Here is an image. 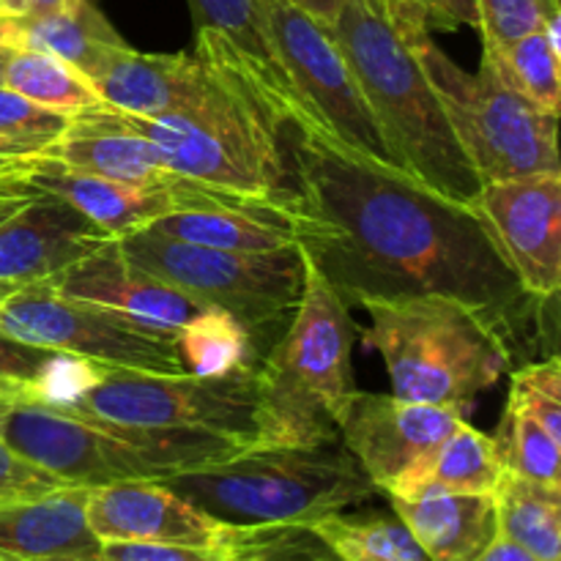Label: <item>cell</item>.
I'll list each match as a JSON object with an SVG mask.
<instances>
[{
    "mask_svg": "<svg viewBox=\"0 0 561 561\" xmlns=\"http://www.w3.org/2000/svg\"><path fill=\"white\" fill-rule=\"evenodd\" d=\"M285 129L290 186L279 206L345 305L442 294L510 327L531 299L474 208L323 131Z\"/></svg>",
    "mask_w": 561,
    "mask_h": 561,
    "instance_id": "1",
    "label": "cell"
},
{
    "mask_svg": "<svg viewBox=\"0 0 561 561\" xmlns=\"http://www.w3.org/2000/svg\"><path fill=\"white\" fill-rule=\"evenodd\" d=\"M201 82L195 93L153 118L126 115L181 179L252 203H279L290 186L279 126L252 88L233 49L195 31Z\"/></svg>",
    "mask_w": 561,
    "mask_h": 561,
    "instance_id": "2",
    "label": "cell"
},
{
    "mask_svg": "<svg viewBox=\"0 0 561 561\" xmlns=\"http://www.w3.org/2000/svg\"><path fill=\"white\" fill-rule=\"evenodd\" d=\"M389 157L431 190L471 206L482 179L460 148L436 88L383 0H343L332 22Z\"/></svg>",
    "mask_w": 561,
    "mask_h": 561,
    "instance_id": "3",
    "label": "cell"
},
{
    "mask_svg": "<svg viewBox=\"0 0 561 561\" xmlns=\"http://www.w3.org/2000/svg\"><path fill=\"white\" fill-rule=\"evenodd\" d=\"M365 310L370 327L362 340L381 354L400 400L466 416L513 367L507 327L453 296H400Z\"/></svg>",
    "mask_w": 561,
    "mask_h": 561,
    "instance_id": "4",
    "label": "cell"
},
{
    "mask_svg": "<svg viewBox=\"0 0 561 561\" xmlns=\"http://www.w3.org/2000/svg\"><path fill=\"white\" fill-rule=\"evenodd\" d=\"M354 334L348 305L305 257L299 305L290 312L285 334L255 370L257 447L340 442V420L356 392L351 367Z\"/></svg>",
    "mask_w": 561,
    "mask_h": 561,
    "instance_id": "5",
    "label": "cell"
},
{
    "mask_svg": "<svg viewBox=\"0 0 561 561\" xmlns=\"http://www.w3.org/2000/svg\"><path fill=\"white\" fill-rule=\"evenodd\" d=\"M159 482L236 529L312 526L378 493L343 442L250 447Z\"/></svg>",
    "mask_w": 561,
    "mask_h": 561,
    "instance_id": "6",
    "label": "cell"
},
{
    "mask_svg": "<svg viewBox=\"0 0 561 561\" xmlns=\"http://www.w3.org/2000/svg\"><path fill=\"white\" fill-rule=\"evenodd\" d=\"M0 438L33 466L75 488L159 482L250 449L239 438L217 433L113 425L36 400L0 403Z\"/></svg>",
    "mask_w": 561,
    "mask_h": 561,
    "instance_id": "7",
    "label": "cell"
},
{
    "mask_svg": "<svg viewBox=\"0 0 561 561\" xmlns=\"http://www.w3.org/2000/svg\"><path fill=\"white\" fill-rule=\"evenodd\" d=\"M398 27L436 88L449 126L482 184L559 173V115L520 96L488 55H482L477 75L453 64L431 38L427 20L398 22Z\"/></svg>",
    "mask_w": 561,
    "mask_h": 561,
    "instance_id": "8",
    "label": "cell"
},
{
    "mask_svg": "<svg viewBox=\"0 0 561 561\" xmlns=\"http://www.w3.org/2000/svg\"><path fill=\"white\" fill-rule=\"evenodd\" d=\"M60 411L148 431L217 433L257 447V373L252 365L228 376L107 367L96 387Z\"/></svg>",
    "mask_w": 561,
    "mask_h": 561,
    "instance_id": "9",
    "label": "cell"
},
{
    "mask_svg": "<svg viewBox=\"0 0 561 561\" xmlns=\"http://www.w3.org/2000/svg\"><path fill=\"white\" fill-rule=\"evenodd\" d=\"M135 266L203 307H222L239 318L250 334L274 327L296 310L305 285V257L299 247L277 252H230L186 244L153 230L118 239Z\"/></svg>",
    "mask_w": 561,
    "mask_h": 561,
    "instance_id": "10",
    "label": "cell"
},
{
    "mask_svg": "<svg viewBox=\"0 0 561 561\" xmlns=\"http://www.w3.org/2000/svg\"><path fill=\"white\" fill-rule=\"evenodd\" d=\"M0 332L36 348L118 370L186 373L173 334L153 332L113 310L69 299L49 283L22 285L5 296L0 301Z\"/></svg>",
    "mask_w": 561,
    "mask_h": 561,
    "instance_id": "11",
    "label": "cell"
},
{
    "mask_svg": "<svg viewBox=\"0 0 561 561\" xmlns=\"http://www.w3.org/2000/svg\"><path fill=\"white\" fill-rule=\"evenodd\" d=\"M263 11L274 53L310 121L307 129L323 131L351 151L378 162H392L370 104L334 42L332 27L290 0H263Z\"/></svg>",
    "mask_w": 561,
    "mask_h": 561,
    "instance_id": "12",
    "label": "cell"
},
{
    "mask_svg": "<svg viewBox=\"0 0 561 561\" xmlns=\"http://www.w3.org/2000/svg\"><path fill=\"white\" fill-rule=\"evenodd\" d=\"M460 420L466 416L458 411L356 389L337 436L378 493L409 496L427 460Z\"/></svg>",
    "mask_w": 561,
    "mask_h": 561,
    "instance_id": "13",
    "label": "cell"
},
{
    "mask_svg": "<svg viewBox=\"0 0 561 561\" xmlns=\"http://www.w3.org/2000/svg\"><path fill=\"white\" fill-rule=\"evenodd\" d=\"M520 288L548 301L561 288V173L488 181L471 203Z\"/></svg>",
    "mask_w": 561,
    "mask_h": 561,
    "instance_id": "14",
    "label": "cell"
},
{
    "mask_svg": "<svg viewBox=\"0 0 561 561\" xmlns=\"http://www.w3.org/2000/svg\"><path fill=\"white\" fill-rule=\"evenodd\" d=\"M22 184L36 192L64 197L66 203H71L80 214H85L93 225H99L115 241L126 239L137 230H146L148 225L179 211V208L252 203L190 179H181L179 184L162 186V190L121 184V181L102 179V175L71 170L49 157H38V162L33 164V170L25 175Z\"/></svg>",
    "mask_w": 561,
    "mask_h": 561,
    "instance_id": "15",
    "label": "cell"
},
{
    "mask_svg": "<svg viewBox=\"0 0 561 561\" xmlns=\"http://www.w3.org/2000/svg\"><path fill=\"white\" fill-rule=\"evenodd\" d=\"M85 520L99 542H168L225 548L230 526L197 510L164 482L137 480L91 488Z\"/></svg>",
    "mask_w": 561,
    "mask_h": 561,
    "instance_id": "16",
    "label": "cell"
},
{
    "mask_svg": "<svg viewBox=\"0 0 561 561\" xmlns=\"http://www.w3.org/2000/svg\"><path fill=\"white\" fill-rule=\"evenodd\" d=\"M44 283H49L69 299L104 307V310L118 312L140 327L173 334V337L192 316L203 310L201 301L162 283L146 268L135 266L124 255L118 241H107L96 252L82 257L80 263L60 272L58 277L44 279Z\"/></svg>",
    "mask_w": 561,
    "mask_h": 561,
    "instance_id": "17",
    "label": "cell"
},
{
    "mask_svg": "<svg viewBox=\"0 0 561 561\" xmlns=\"http://www.w3.org/2000/svg\"><path fill=\"white\" fill-rule=\"evenodd\" d=\"M110 239L64 197L38 192L25 208L0 222V283H44L80 263Z\"/></svg>",
    "mask_w": 561,
    "mask_h": 561,
    "instance_id": "18",
    "label": "cell"
},
{
    "mask_svg": "<svg viewBox=\"0 0 561 561\" xmlns=\"http://www.w3.org/2000/svg\"><path fill=\"white\" fill-rule=\"evenodd\" d=\"M44 157L71 170L148 190H162L181 181V175L168 168L159 148L140 135L124 113L107 104L75 115Z\"/></svg>",
    "mask_w": 561,
    "mask_h": 561,
    "instance_id": "19",
    "label": "cell"
},
{
    "mask_svg": "<svg viewBox=\"0 0 561 561\" xmlns=\"http://www.w3.org/2000/svg\"><path fill=\"white\" fill-rule=\"evenodd\" d=\"M186 3L192 9L195 31L214 33L233 49L279 131L285 126L307 129L310 121L305 107L274 53L263 0H186Z\"/></svg>",
    "mask_w": 561,
    "mask_h": 561,
    "instance_id": "20",
    "label": "cell"
},
{
    "mask_svg": "<svg viewBox=\"0 0 561 561\" xmlns=\"http://www.w3.org/2000/svg\"><path fill=\"white\" fill-rule=\"evenodd\" d=\"M85 80L107 107L135 118H153L195 93L201 60L195 53H137L124 44L110 49Z\"/></svg>",
    "mask_w": 561,
    "mask_h": 561,
    "instance_id": "21",
    "label": "cell"
},
{
    "mask_svg": "<svg viewBox=\"0 0 561 561\" xmlns=\"http://www.w3.org/2000/svg\"><path fill=\"white\" fill-rule=\"evenodd\" d=\"M91 488L66 485L36 499L0 504V561L96 557L102 542L85 520Z\"/></svg>",
    "mask_w": 561,
    "mask_h": 561,
    "instance_id": "22",
    "label": "cell"
},
{
    "mask_svg": "<svg viewBox=\"0 0 561 561\" xmlns=\"http://www.w3.org/2000/svg\"><path fill=\"white\" fill-rule=\"evenodd\" d=\"M392 513L431 561H474L496 537L491 493L416 491L389 496Z\"/></svg>",
    "mask_w": 561,
    "mask_h": 561,
    "instance_id": "23",
    "label": "cell"
},
{
    "mask_svg": "<svg viewBox=\"0 0 561 561\" xmlns=\"http://www.w3.org/2000/svg\"><path fill=\"white\" fill-rule=\"evenodd\" d=\"M148 230L186 244L230 252H277L296 247L294 230L279 203H222L179 208L148 225Z\"/></svg>",
    "mask_w": 561,
    "mask_h": 561,
    "instance_id": "24",
    "label": "cell"
},
{
    "mask_svg": "<svg viewBox=\"0 0 561 561\" xmlns=\"http://www.w3.org/2000/svg\"><path fill=\"white\" fill-rule=\"evenodd\" d=\"M124 44V36L91 0L49 14L5 16V47L55 55L75 66L82 77L91 75L110 49Z\"/></svg>",
    "mask_w": 561,
    "mask_h": 561,
    "instance_id": "25",
    "label": "cell"
},
{
    "mask_svg": "<svg viewBox=\"0 0 561 561\" xmlns=\"http://www.w3.org/2000/svg\"><path fill=\"white\" fill-rule=\"evenodd\" d=\"M496 535L540 561H561V488L504 471L493 488Z\"/></svg>",
    "mask_w": 561,
    "mask_h": 561,
    "instance_id": "26",
    "label": "cell"
},
{
    "mask_svg": "<svg viewBox=\"0 0 561 561\" xmlns=\"http://www.w3.org/2000/svg\"><path fill=\"white\" fill-rule=\"evenodd\" d=\"M3 85L66 118L104 107L91 82L75 66L47 53L11 49L3 60Z\"/></svg>",
    "mask_w": 561,
    "mask_h": 561,
    "instance_id": "27",
    "label": "cell"
},
{
    "mask_svg": "<svg viewBox=\"0 0 561 561\" xmlns=\"http://www.w3.org/2000/svg\"><path fill=\"white\" fill-rule=\"evenodd\" d=\"M502 474L504 466L499 458L496 442L460 420L427 460L425 471L411 493L425 491V488L449 493H493Z\"/></svg>",
    "mask_w": 561,
    "mask_h": 561,
    "instance_id": "28",
    "label": "cell"
},
{
    "mask_svg": "<svg viewBox=\"0 0 561 561\" xmlns=\"http://www.w3.org/2000/svg\"><path fill=\"white\" fill-rule=\"evenodd\" d=\"M310 529L340 561H431L394 513H334Z\"/></svg>",
    "mask_w": 561,
    "mask_h": 561,
    "instance_id": "29",
    "label": "cell"
},
{
    "mask_svg": "<svg viewBox=\"0 0 561 561\" xmlns=\"http://www.w3.org/2000/svg\"><path fill=\"white\" fill-rule=\"evenodd\" d=\"M181 365L195 376H228L250 365L252 334L222 307H203L175 332Z\"/></svg>",
    "mask_w": 561,
    "mask_h": 561,
    "instance_id": "30",
    "label": "cell"
},
{
    "mask_svg": "<svg viewBox=\"0 0 561 561\" xmlns=\"http://www.w3.org/2000/svg\"><path fill=\"white\" fill-rule=\"evenodd\" d=\"M482 55L493 60L504 82H510L520 96H526L531 104L546 110V113L559 115L561 49L553 47L542 27L526 33L518 42L507 44L502 49L485 47Z\"/></svg>",
    "mask_w": 561,
    "mask_h": 561,
    "instance_id": "31",
    "label": "cell"
},
{
    "mask_svg": "<svg viewBox=\"0 0 561 561\" xmlns=\"http://www.w3.org/2000/svg\"><path fill=\"white\" fill-rule=\"evenodd\" d=\"M493 442H496L504 471L540 482V485L561 488V442L553 438L540 422L507 405L502 427Z\"/></svg>",
    "mask_w": 561,
    "mask_h": 561,
    "instance_id": "32",
    "label": "cell"
},
{
    "mask_svg": "<svg viewBox=\"0 0 561 561\" xmlns=\"http://www.w3.org/2000/svg\"><path fill=\"white\" fill-rule=\"evenodd\" d=\"M507 405L540 422L561 442V362L559 356L524 365L510 376Z\"/></svg>",
    "mask_w": 561,
    "mask_h": 561,
    "instance_id": "33",
    "label": "cell"
},
{
    "mask_svg": "<svg viewBox=\"0 0 561 561\" xmlns=\"http://www.w3.org/2000/svg\"><path fill=\"white\" fill-rule=\"evenodd\" d=\"M71 118L53 113L31 102L22 93L0 85V137L31 148L33 153H47V148L66 131Z\"/></svg>",
    "mask_w": 561,
    "mask_h": 561,
    "instance_id": "34",
    "label": "cell"
},
{
    "mask_svg": "<svg viewBox=\"0 0 561 561\" xmlns=\"http://www.w3.org/2000/svg\"><path fill=\"white\" fill-rule=\"evenodd\" d=\"M482 44L502 49L542 27V0H477Z\"/></svg>",
    "mask_w": 561,
    "mask_h": 561,
    "instance_id": "35",
    "label": "cell"
},
{
    "mask_svg": "<svg viewBox=\"0 0 561 561\" xmlns=\"http://www.w3.org/2000/svg\"><path fill=\"white\" fill-rule=\"evenodd\" d=\"M55 354L58 351L36 348L0 332V392L11 400L25 398Z\"/></svg>",
    "mask_w": 561,
    "mask_h": 561,
    "instance_id": "36",
    "label": "cell"
},
{
    "mask_svg": "<svg viewBox=\"0 0 561 561\" xmlns=\"http://www.w3.org/2000/svg\"><path fill=\"white\" fill-rule=\"evenodd\" d=\"M58 488H66V482H60L49 471L33 466L31 460L22 458L20 453H14L0 438V504L36 499L44 496V493L58 491Z\"/></svg>",
    "mask_w": 561,
    "mask_h": 561,
    "instance_id": "37",
    "label": "cell"
},
{
    "mask_svg": "<svg viewBox=\"0 0 561 561\" xmlns=\"http://www.w3.org/2000/svg\"><path fill=\"white\" fill-rule=\"evenodd\" d=\"M102 561H236L228 548L168 546V542H102Z\"/></svg>",
    "mask_w": 561,
    "mask_h": 561,
    "instance_id": "38",
    "label": "cell"
},
{
    "mask_svg": "<svg viewBox=\"0 0 561 561\" xmlns=\"http://www.w3.org/2000/svg\"><path fill=\"white\" fill-rule=\"evenodd\" d=\"M425 9L427 22H436L442 27H480V11L477 0H420Z\"/></svg>",
    "mask_w": 561,
    "mask_h": 561,
    "instance_id": "39",
    "label": "cell"
},
{
    "mask_svg": "<svg viewBox=\"0 0 561 561\" xmlns=\"http://www.w3.org/2000/svg\"><path fill=\"white\" fill-rule=\"evenodd\" d=\"M38 157H44V153H33L31 148L0 137V186L22 184L33 164L38 162Z\"/></svg>",
    "mask_w": 561,
    "mask_h": 561,
    "instance_id": "40",
    "label": "cell"
},
{
    "mask_svg": "<svg viewBox=\"0 0 561 561\" xmlns=\"http://www.w3.org/2000/svg\"><path fill=\"white\" fill-rule=\"evenodd\" d=\"M75 3L80 0H0V9H3V16H36L69 9Z\"/></svg>",
    "mask_w": 561,
    "mask_h": 561,
    "instance_id": "41",
    "label": "cell"
},
{
    "mask_svg": "<svg viewBox=\"0 0 561 561\" xmlns=\"http://www.w3.org/2000/svg\"><path fill=\"white\" fill-rule=\"evenodd\" d=\"M36 195L38 192L31 190V186H25V184L0 186V222H5L9 217H14V214L20 211V208H25Z\"/></svg>",
    "mask_w": 561,
    "mask_h": 561,
    "instance_id": "42",
    "label": "cell"
},
{
    "mask_svg": "<svg viewBox=\"0 0 561 561\" xmlns=\"http://www.w3.org/2000/svg\"><path fill=\"white\" fill-rule=\"evenodd\" d=\"M474 561H540L537 557H531L526 548H520L518 542L504 540V537H493L491 546L480 553Z\"/></svg>",
    "mask_w": 561,
    "mask_h": 561,
    "instance_id": "43",
    "label": "cell"
},
{
    "mask_svg": "<svg viewBox=\"0 0 561 561\" xmlns=\"http://www.w3.org/2000/svg\"><path fill=\"white\" fill-rule=\"evenodd\" d=\"M290 3L299 5V9H305L307 14H312L318 22H323L327 27H332V22H334V16H337L343 0H290Z\"/></svg>",
    "mask_w": 561,
    "mask_h": 561,
    "instance_id": "44",
    "label": "cell"
},
{
    "mask_svg": "<svg viewBox=\"0 0 561 561\" xmlns=\"http://www.w3.org/2000/svg\"><path fill=\"white\" fill-rule=\"evenodd\" d=\"M307 561H340V559L334 557V553H332V548H329V551L318 553V557H312V559H307Z\"/></svg>",
    "mask_w": 561,
    "mask_h": 561,
    "instance_id": "45",
    "label": "cell"
},
{
    "mask_svg": "<svg viewBox=\"0 0 561 561\" xmlns=\"http://www.w3.org/2000/svg\"><path fill=\"white\" fill-rule=\"evenodd\" d=\"M16 290V285H9V283H0V301L5 299V296H11Z\"/></svg>",
    "mask_w": 561,
    "mask_h": 561,
    "instance_id": "46",
    "label": "cell"
},
{
    "mask_svg": "<svg viewBox=\"0 0 561 561\" xmlns=\"http://www.w3.org/2000/svg\"><path fill=\"white\" fill-rule=\"evenodd\" d=\"M47 561H102L99 557H66V559H47Z\"/></svg>",
    "mask_w": 561,
    "mask_h": 561,
    "instance_id": "47",
    "label": "cell"
},
{
    "mask_svg": "<svg viewBox=\"0 0 561 561\" xmlns=\"http://www.w3.org/2000/svg\"><path fill=\"white\" fill-rule=\"evenodd\" d=\"M383 3H387L389 9H400V5H409L414 3V0H383Z\"/></svg>",
    "mask_w": 561,
    "mask_h": 561,
    "instance_id": "48",
    "label": "cell"
},
{
    "mask_svg": "<svg viewBox=\"0 0 561 561\" xmlns=\"http://www.w3.org/2000/svg\"><path fill=\"white\" fill-rule=\"evenodd\" d=\"M0 47H5V16L0 20Z\"/></svg>",
    "mask_w": 561,
    "mask_h": 561,
    "instance_id": "49",
    "label": "cell"
},
{
    "mask_svg": "<svg viewBox=\"0 0 561 561\" xmlns=\"http://www.w3.org/2000/svg\"><path fill=\"white\" fill-rule=\"evenodd\" d=\"M11 49L9 47H0V60H5V55H9Z\"/></svg>",
    "mask_w": 561,
    "mask_h": 561,
    "instance_id": "50",
    "label": "cell"
},
{
    "mask_svg": "<svg viewBox=\"0 0 561 561\" xmlns=\"http://www.w3.org/2000/svg\"><path fill=\"white\" fill-rule=\"evenodd\" d=\"M9 58V55H5ZM0 85H3V60H0Z\"/></svg>",
    "mask_w": 561,
    "mask_h": 561,
    "instance_id": "51",
    "label": "cell"
},
{
    "mask_svg": "<svg viewBox=\"0 0 561 561\" xmlns=\"http://www.w3.org/2000/svg\"><path fill=\"white\" fill-rule=\"evenodd\" d=\"M5 400H11V398H5V394H3V392H0V403H5Z\"/></svg>",
    "mask_w": 561,
    "mask_h": 561,
    "instance_id": "52",
    "label": "cell"
},
{
    "mask_svg": "<svg viewBox=\"0 0 561 561\" xmlns=\"http://www.w3.org/2000/svg\"><path fill=\"white\" fill-rule=\"evenodd\" d=\"M0 20H3V9H0Z\"/></svg>",
    "mask_w": 561,
    "mask_h": 561,
    "instance_id": "53",
    "label": "cell"
}]
</instances>
